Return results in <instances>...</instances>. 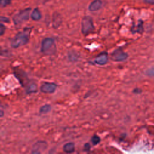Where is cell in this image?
<instances>
[{"instance_id":"1","label":"cell","mask_w":154,"mask_h":154,"mask_svg":"<svg viewBox=\"0 0 154 154\" xmlns=\"http://www.w3.org/2000/svg\"><path fill=\"white\" fill-rule=\"evenodd\" d=\"M32 28H25L22 31L16 34L11 40L10 45L13 48H17L28 43L29 40Z\"/></svg>"},{"instance_id":"2","label":"cell","mask_w":154,"mask_h":154,"mask_svg":"<svg viewBox=\"0 0 154 154\" xmlns=\"http://www.w3.org/2000/svg\"><path fill=\"white\" fill-rule=\"evenodd\" d=\"M40 51L46 55H53L57 52V47L54 40L51 37H46L41 43Z\"/></svg>"},{"instance_id":"3","label":"cell","mask_w":154,"mask_h":154,"mask_svg":"<svg viewBox=\"0 0 154 154\" xmlns=\"http://www.w3.org/2000/svg\"><path fill=\"white\" fill-rule=\"evenodd\" d=\"M94 30L93 20L89 16H84L81 20V32L84 35H88Z\"/></svg>"},{"instance_id":"4","label":"cell","mask_w":154,"mask_h":154,"mask_svg":"<svg viewBox=\"0 0 154 154\" xmlns=\"http://www.w3.org/2000/svg\"><path fill=\"white\" fill-rule=\"evenodd\" d=\"M31 8H26L24 10H20L18 13L16 14L13 17V21L14 25H20L23 22L28 20L29 17V14L31 12Z\"/></svg>"},{"instance_id":"5","label":"cell","mask_w":154,"mask_h":154,"mask_svg":"<svg viewBox=\"0 0 154 154\" xmlns=\"http://www.w3.org/2000/svg\"><path fill=\"white\" fill-rule=\"evenodd\" d=\"M14 75L18 79L20 84L23 86V87H25L30 82H29V80L28 79L26 73L20 69H14Z\"/></svg>"},{"instance_id":"6","label":"cell","mask_w":154,"mask_h":154,"mask_svg":"<svg viewBox=\"0 0 154 154\" xmlns=\"http://www.w3.org/2000/svg\"><path fill=\"white\" fill-rule=\"evenodd\" d=\"M128 55L121 48L115 49L111 54V59L115 62L123 61L127 59Z\"/></svg>"},{"instance_id":"7","label":"cell","mask_w":154,"mask_h":154,"mask_svg":"<svg viewBox=\"0 0 154 154\" xmlns=\"http://www.w3.org/2000/svg\"><path fill=\"white\" fill-rule=\"evenodd\" d=\"M57 88V85L54 82H43L40 87L41 92L46 94H51L55 92Z\"/></svg>"},{"instance_id":"8","label":"cell","mask_w":154,"mask_h":154,"mask_svg":"<svg viewBox=\"0 0 154 154\" xmlns=\"http://www.w3.org/2000/svg\"><path fill=\"white\" fill-rule=\"evenodd\" d=\"M48 147V144L46 141L40 140L34 143L31 149V153L40 154L45 151Z\"/></svg>"},{"instance_id":"9","label":"cell","mask_w":154,"mask_h":154,"mask_svg":"<svg viewBox=\"0 0 154 154\" xmlns=\"http://www.w3.org/2000/svg\"><path fill=\"white\" fill-rule=\"evenodd\" d=\"M108 61V53L103 52L99 54L94 59V63L100 66H103L107 63Z\"/></svg>"},{"instance_id":"10","label":"cell","mask_w":154,"mask_h":154,"mask_svg":"<svg viewBox=\"0 0 154 154\" xmlns=\"http://www.w3.org/2000/svg\"><path fill=\"white\" fill-rule=\"evenodd\" d=\"M62 23V18L61 15L58 13H54L52 17V26L54 28H58Z\"/></svg>"},{"instance_id":"11","label":"cell","mask_w":154,"mask_h":154,"mask_svg":"<svg viewBox=\"0 0 154 154\" xmlns=\"http://www.w3.org/2000/svg\"><path fill=\"white\" fill-rule=\"evenodd\" d=\"M102 5L101 0H94L88 6V10L90 11H95L100 9Z\"/></svg>"},{"instance_id":"12","label":"cell","mask_w":154,"mask_h":154,"mask_svg":"<svg viewBox=\"0 0 154 154\" xmlns=\"http://www.w3.org/2000/svg\"><path fill=\"white\" fill-rule=\"evenodd\" d=\"M25 92L28 94L35 93L38 91L37 85L35 82H29L25 87Z\"/></svg>"},{"instance_id":"13","label":"cell","mask_w":154,"mask_h":154,"mask_svg":"<svg viewBox=\"0 0 154 154\" xmlns=\"http://www.w3.org/2000/svg\"><path fill=\"white\" fill-rule=\"evenodd\" d=\"M63 151L65 153H71L75 152V144L73 143H67L65 144L63 147Z\"/></svg>"},{"instance_id":"14","label":"cell","mask_w":154,"mask_h":154,"mask_svg":"<svg viewBox=\"0 0 154 154\" xmlns=\"http://www.w3.org/2000/svg\"><path fill=\"white\" fill-rule=\"evenodd\" d=\"M31 17L33 20L38 21L42 18V14L38 8H35L31 14Z\"/></svg>"},{"instance_id":"15","label":"cell","mask_w":154,"mask_h":154,"mask_svg":"<svg viewBox=\"0 0 154 154\" xmlns=\"http://www.w3.org/2000/svg\"><path fill=\"white\" fill-rule=\"evenodd\" d=\"M131 31L133 33L139 32L142 33L143 31V22L140 20L139 22L137 25H134L131 28Z\"/></svg>"},{"instance_id":"16","label":"cell","mask_w":154,"mask_h":154,"mask_svg":"<svg viewBox=\"0 0 154 154\" xmlns=\"http://www.w3.org/2000/svg\"><path fill=\"white\" fill-rule=\"evenodd\" d=\"M51 106L49 104H45L42 106L39 109V113L41 114H45L49 112L51 110Z\"/></svg>"},{"instance_id":"17","label":"cell","mask_w":154,"mask_h":154,"mask_svg":"<svg viewBox=\"0 0 154 154\" xmlns=\"http://www.w3.org/2000/svg\"><path fill=\"white\" fill-rule=\"evenodd\" d=\"M100 140H101L100 138L97 135H94L91 138V142L92 144L94 146L98 144L100 142Z\"/></svg>"},{"instance_id":"18","label":"cell","mask_w":154,"mask_h":154,"mask_svg":"<svg viewBox=\"0 0 154 154\" xmlns=\"http://www.w3.org/2000/svg\"><path fill=\"white\" fill-rule=\"evenodd\" d=\"M11 0H0V5L1 7H5L11 4Z\"/></svg>"},{"instance_id":"19","label":"cell","mask_w":154,"mask_h":154,"mask_svg":"<svg viewBox=\"0 0 154 154\" xmlns=\"http://www.w3.org/2000/svg\"><path fill=\"white\" fill-rule=\"evenodd\" d=\"M146 74L149 76H154V67L147 69L146 72Z\"/></svg>"},{"instance_id":"20","label":"cell","mask_w":154,"mask_h":154,"mask_svg":"<svg viewBox=\"0 0 154 154\" xmlns=\"http://www.w3.org/2000/svg\"><path fill=\"white\" fill-rule=\"evenodd\" d=\"M5 31V26L1 23L0 24V35L1 36L4 34Z\"/></svg>"},{"instance_id":"21","label":"cell","mask_w":154,"mask_h":154,"mask_svg":"<svg viewBox=\"0 0 154 154\" xmlns=\"http://www.w3.org/2000/svg\"><path fill=\"white\" fill-rule=\"evenodd\" d=\"M0 20L2 22H5V23H8L10 22V19L7 17H4V16H1Z\"/></svg>"},{"instance_id":"22","label":"cell","mask_w":154,"mask_h":154,"mask_svg":"<svg viewBox=\"0 0 154 154\" xmlns=\"http://www.w3.org/2000/svg\"><path fill=\"white\" fill-rule=\"evenodd\" d=\"M90 149V145L89 143H85L84 146V151L85 152H88Z\"/></svg>"},{"instance_id":"23","label":"cell","mask_w":154,"mask_h":154,"mask_svg":"<svg viewBox=\"0 0 154 154\" xmlns=\"http://www.w3.org/2000/svg\"><path fill=\"white\" fill-rule=\"evenodd\" d=\"M146 3L154 4V0H144Z\"/></svg>"},{"instance_id":"24","label":"cell","mask_w":154,"mask_h":154,"mask_svg":"<svg viewBox=\"0 0 154 154\" xmlns=\"http://www.w3.org/2000/svg\"><path fill=\"white\" fill-rule=\"evenodd\" d=\"M3 115H4V112H3V111H2V110H1V114H0L1 117H2V116H3Z\"/></svg>"}]
</instances>
